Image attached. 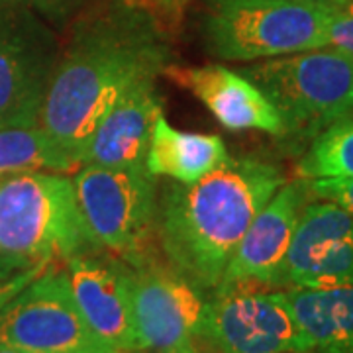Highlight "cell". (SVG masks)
I'll return each mask as SVG.
<instances>
[{
	"mask_svg": "<svg viewBox=\"0 0 353 353\" xmlns=\"http://www.w3.org/2000/svg\"><path fill=\"white\" fill-rule=\"evenodd\" d=\"M63 34L38 126L81 167L87 139L114 104L173 63V34L141 0H88Z\"/></svg>",
	"mask_w": 353,
	"mask_h": 353,
	"instance_id": "6da1fadb",
	"label": "cell"
},
{
	"mask_svg": "<svg viewBox=\"0 0 353 353\" xmlns=\"http://www.w3.org/2000/svg\"><path fill=\"white\" fill-rule=\"evenodd\" d=\"M287 181L273 161L230 155L192 185L165 187L155 238L167 265L202 292H214L253 218Z\"/></svg>",
	"mask_w": 353,
	"mask_h": 353,
	"instance_id": "7a4b0ae2",
	"label": "cell"
},
{
	"mask_svg": "<svg viewBox=\"0 0 353 353\" xmlns=\"http://www.w3.org/2000/svg\"><path fill=\"white\" fill-rule=\"evenodd\" d=\"M275 106L283 139L306 150L310 141L353 116V55L336 48L299 51L238 69Z\"/></svg>",
	"mask_w": 353,
	"mask_h": 353,
	"instance_id": "3957f363",
	"label": "cell"
},
{
	"mask_svg": "<svg viewBox=\"0 0 353 353\" xmlns=\"http://www.w3.org/2000/svg\"><path fill=\"white\" fill-rule=\"evenodd\" d=\"M199 32L208 55L253 63L299 51L328 48L334 8L296 0H196Z\"/></svg>",
	"mask_w": 353,
	"mask_h": 353,
	"instance_id": "277c9868",
	"label": "cell"
},
{
	"mask_svg": "<svg viewBox=\"0 0 353 353\" xmlns=\"http://www.w3.org/2000/svg\"><path fill=\"white\" fill-rule=\"evenodd\" d=\"M92 250L73 176L57 171L0 176V253L67 263Z\"/></svg>",
	"mask_w": 353,
	"mask_h": 353,
	"instance_id": "5b68a950",
	"label": "cell"
},
{
	"mask_svg": "<svg viewBox=\"0 0 353 353\" xmlns=\"http://www.w3.org/2000/svg\"><path fill=\"white\" fill-rule=\"evenodd\" d=\"M77 204L97 250L122 257L126 265L152 257L157 226V176L148 167L83 165L73 176Z\"/></svg>",
	"mask_w": 353,
	"mask_h": 353,
	"instance_id": "8992f818",
	"label": "cell"
},
{
	"mask_svg": "<svg viewBox=\"0 0 353 353\" xmlns=\"http://www.w3.org/2000/svg\"><path fill=\"white\" fill-rule=\"evenodd\" d=\"M18 0H0V128L38 126L61 39Z\"/></svg>",
	"mask_w": 353,
	"mask_h": 353,
	"instance_id": "52a82bcc",
	"label": "cell"
},
{
	"mask_svg": "<svg viewBox=\"0 0 353 353\" xmlns=\"http://www.w3.org/2000/svg\"><path fill=\"white\" fill-rule=\"evenodd\" d=\"M0 341L24 353H120L88 328L55 265L2 308Z\"/></svg>",
	"mask_w": 353,
	"mask_h": 353,
	"instance_id": "ba28073f",
	"label": "cell"
},
{
	"mask_svg": "<svg viewBox=\"0 0 353 353\" xmlns=\"http://www.w3.org/2000/svg\"><path fill=\"white\" fill-rule=\"evenodd\" d=\"M192 340L204 341L218 353L310 352L281 289L216 290L206 299Z\"/></svg>",
	"mask_w": 353,
	"mask_h": 353,
	"instance_id": "9c48e42d",
	"label": "cell"
},
{
	"mask_svg": "<svg viewBox=\"0 0 353 353\" xmlns=\"http://www.w3.org/2000/svg\"><path fill=\"white\" fill-rule=\"evenodd\" d=\"M126 279L139 352H169L196 336L206 306L202 290L152 259L126 265Z\"/></svg>",
	"mask_w": 353,
	"mask_h": 353,
	"instance_id": "30bf717a",
	"label": "cell"
},
{
	"mask_svg": "<svg viewBox=\"0 0 353 353\" xmlns=\"http://www.w3.org/2000/svg\"><path fill=\"white\" fill-rule=\"evenodd\" d=\"M353 287V216L322 199L306 202L277 289Z\"/></svg>",
	"mask_w": 353,
	"mask_h": 353,
	"instance_id": "8fae6325",
	"label": "cell"
},
{
	"mask_svg": "<svg viewBox=\"0 0 353 353\" xmlns=\"http://www.w3.org/2000/svg\"><path fill=\"white\" fill-rule=\"evenodd\" d=\"M308 201H312V194L306 179L287 181L253 218L216 290L277 289L290 241Z\"/></svg>",
	"mask_w": 353,
	"mask_h": 353,
	"instance_id": "7c38bea8",
	"label": "cell"
},
{
	"mask_svg": "<svg viewBox=\"0 0 353 353\" xmlns=\"http://www.w3.org/2000/svg\"><path fill=\"white\" fill-rule=\"evenodd\" d=\"M79 312L97 338L120 353H141L134 332L126 263L81 253L65 263Z\"/></svg>",
	"mask_w": 353,
	"mask_h": 353,
	"instance_id": "4fadbf2b",
	"label": "cell"
},
{
	"mask_svg": "<svg viewBox=\"0 0 353 353\" xmlns=\"http://www.w3.org/2000/svg\"><path fill=\"white\" fill-rule=\"evenodd\" d=\"M161 77L187 88L230 132L255 130L283 139L285 128L275 106L240 71L224 65L187 67L173 61L165 67Z\"/></svg>",
	"mask_w": 353,
	"mask_h": 353,
	"instance_id": "5bb4252c",
	"label": "cell"
},
{
	"mask_svg": "<svg viewBox=\"0 0 353 353\" xmlns=\"http://www.w3.org/2000/svg\"><path fill=\"white\" fill-rule=\"evenodd\" d=\"M161 114L163 101L157 79L128 90L87 139L81 167H145L153 126Z\"/></svg>",
	"mask_w": 353,
	"mask_h": 353,
	"instance_id": "9a60e30c",
	"label": "cell"
},
{
	"mask_svg": "<svg viewBox=\"0 0 353 353\" xmlns=\"http://www.w3.org/2000/svg\"><path fill=\"white\" fill-rule=\"evenodd\" d=\"M228 157L220 136L176 130L161 114L153 126L145 167L157 179L167 176L181 185H192L226 163Z\"/></svg>",
	"mask_w": 353,
	"mask_h": 353,
	"instance_id": "2e32d148",
	"label": "cell"
},
{
	"mask_svg": "<svg viewBox=\"0 0 353 353\" xmlns=\"http://www.w3.org/2000/svg\"><path fill=\"white\" fill-rule=\"evenodd\" d=\"M281 290L312 352L353 353V287Z\"/></svg>",
	"mask_w": 353,
	"mask_h": 353,
	"instance_id": "e0dca14e",
	"label": "cell"
},
{
	"mask_svg": "<svg viewBox=\"0 0 353 353\" xmlns=\"http://www.w3.org/2000/svg\"><path fill=\"white\" fill-rule=\"evenodd\" d=\"M75 161L65 155L39 126L0 128V176L24 171L75 173Z\"/></svg>",
	"mask_w": 353,
	"mask_h": 353,
	"instance_id": "ac0fdd59",
	"label": "cell"
},
{
	"mask_svg": "<svg viewBox=\"0 0 353 353\" xmlns=\"http://www.w3.org/2000/svg\"><path fill=\"white\" fill-rule=\"evenodd\" d=\"M301 179H353V120L347 118L310 141L296 163Z\"/></svg>",
	"mask_w": 353,
	"mask_h": 353,
	"instance_id": "d6986e66",
	"label": "cell"
},
{
	"mask_svg": "<svg viewBox=\"0 0 353 353\" xmlns=\"http://www.w3.org/2000/svg\"><path fill=\"white\" fill-rule=\"evenodd\" d=\"M30 10L43 18L55 32H65L77 14L87 6L88 0H18Z\"/></svg>",
	"mask_w": 353,
	"mask_h": 353,
	"instance_id": "ffe728a7",
	"label": "cell"
},
{
	"mask_svg": "<svg viewBox=\"0 0 353 353\" xmlns=\"http://www.w3.org/2000/svg\"><path fill=\"white\" fill-rule=\"evenodd\" d=\"M326 36L330 48L353 55V0L330 12Z\"/></svg>",
	"mask_w": 353,
	"mask_h": 353,
	"instance_id": "44dd1931",
	"label": "cell"
},
{
	"mask_svg": "<svg viewBox=\"0 0 353 353\" xmlns=\"http://www.w3.org/2000/svg\"><path fill=\"white\" fill-rule=\"evenodd\" d=\"M308 190L312 199L336 202L353 216V179H312Z\"/></svg>",
	"mask_w": 353,
	"mask_h": 353,
	"instance_id": "7402d4cb",
	"label": "cell"
},
{
	"mask_svg": "<svg viewBox=\"0 0 353 353\" xmlns=\"http://www.w3.org/2000/svg\"><path fill=\"white\" fill-rule=\"evenodd\" d=\"M51 265L55 263H51V261H38L36 265H32L30 269L20 271V273H16L12 277L0 279V312H2V308L12 301L18 292H22L34 279L39 277Z\"/></svg>",
	"mask_w": 353,
	"mask_h": 353,
	"instance_id": "603a6c76",
	"label": "cell"
},
{
	"mask_svg": "<svg viewBox=\"0 0 353 353\" xmlns=\"http://www.w3.org/2000/svg\"><path fill=\"white\" fill-rule=\"evenodd\" d=\"M192 0H148L150 8L163 22V26L175 36L181 28Z\"/></svg>",
	"mask_w": 353,
	"mask_h": 353,
	"instance_id": "cb8c5ba5",
	"label": "cell"
},
{
	"mask_svg": "<svg viewBox=\"0 0 353 353\" xmlns=\"http://www.w3.org/2000/svg\"><path fill=\"white\" fill-rule=\"evenodd\" d=\"M38 261H30L24 257H16V255H6V253H0V279L12 277L20 271L30 269L32 265H36Z\"/></svg>",
	"mask_w": 353,
	"mask_h": 353,
	"instance_id": "d4e9b609",
	"label": "cell"
},
{
	"mask_svg": "<svg viewBox=\"0 0 353 353\" xmlns=\"http://www.w3.org/2000/svg\"><path fill=\"white\" fill-rule=\"evenodd\" d=\"M296 2H304V4H314V6H324V8H338L343 6L352 0H296Z\"/></svg>",
	"mask_w": 353,
	"mask_h": 353,
	"instance_id": "484cf974",
	"label": "cell"
},
{
	"mask_svg": "<svg viewBox=\"0 0 353 353\" xmlns=\"http://www.w3.org/2000/svg\"><path fill=\"white\" fill-rule=\"evenodd\" d=\"M163 353H202L199 347H196V343L194 340L187 341V343H183V345H179V347H173V350H169V352Z\"/></svg>",
	"mask_w": 353,
	"mask_h": 353,
	"instance_id": "4316f807",
	"label": "cell"
},
{
	"mask_svg": "<svg viewBox=\"0 0 353 353\" xmlns=\"http://www.w3.org/2000/svg\"><path fill=\"white\" fill-rule=\"evenodd\" d=\"M0 353H24V352H20V350H16V347H10V345H6V343H2V341H0Z\"/></svg>",
	"mask_w": 353,
	"mask_h": 353,
	"instance_id": "83f0119b",
	"label": "cell"
},
{
	"mask_svg": "<svg viewBox=\"0 0 353 353\" xmlns=\"http://www.w3.org/2000/svg\"><path fill=\"white\" fill-rule=\"evenodd\" d=\"M141 2H145V4H148V0H141ZM148 6H150V4H148Z\"/></svg>",
	"mask_w": 353,
	"mask_h": 353,
	"instance_id": "f1b7e54d",
	"label": "cell"
},
{
	"mask_svg": "<svg viewBox=\"0 0 353 353\" xmlns=\"http://www.w3.org/2000/svg\"><path fill=\"white\" fill-rule=\"evenodd\" d=\"M306 353H318V352H312V350H310V352H306Z\"/></svg>",
	"mask_w": 353,
	"mask_h": 353,
	"instance_id": "f546056e",
	"label": "cell"
},
{
	"mask_svg": "<svg viewBox=\"0 0 353 353\" xmlns=\"http://www.w3.org/2000/svg\"><path fill=\"white\" fill-rule=\"evenodd\" d=\"M352 120H353V116H352Z\"/></svg>",
	"mask_w": 353,
	"mask_h": 353,
	"instance_id": "4dcf8cb0",
	"label": "cell"
}]
</instances>
